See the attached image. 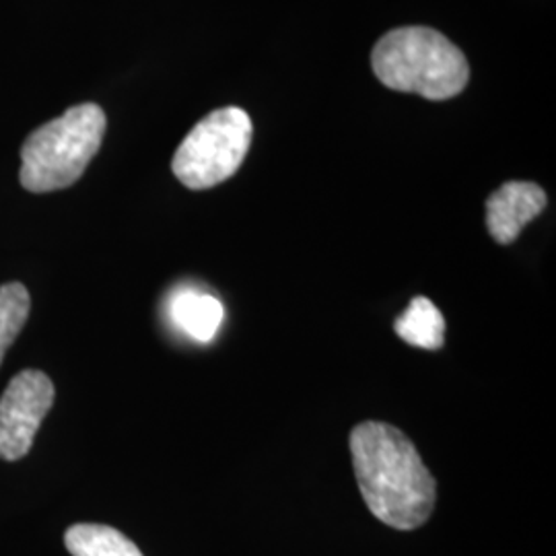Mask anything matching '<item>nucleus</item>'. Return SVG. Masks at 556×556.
<instances>
[{
	"instance_id": "3",
	"label": "nucleus",
	"mask_w": 556,
	"mask_h": 556,
	"mask_svg": "<svg viewBox=\"0 0 556 556\" xmlns=\"http://www.w3.org/2000/svg\"><path fill=\"white\" fill-rule=\"evenodd\" d=\"M108 119L98 103H80L34 130L21 149V184L43 194L73 186L98 155Z\"/></svg>"
},
{
	"instance_id": "5",
	"label": "nucleus",
	"mask_w": 556,
	"mask_h": 556,
	"mask_svg": "<svg viewBox=\"0 0 556 556\" xmlns=\"http://www.w3.org/2000/svg\"><path fill=\"white\" fill-rule=\"evenodd\" d=\"M54 383L43 371L25 369L0 396V457L17 462L34 445L41 420L54 404Z\"/></svg>"
},
{
	"instance_id": "10",
	"label": "nucleus",
	"mask_w": 556,
	"mask_h": 556,
	"mask_svg": "<svg viewBox=\"0 0 556 556\" xmlns=\"http://www.w3.org/2000/svg\"><path fill=\"white\" fill-rule=\"evenodd\" d=\"M29 291L21 282H7L0 287V363L20 337L29 316Z\"/></svg>"
},
{
	"instance_id": "7",
	"label": "nucleus",
	"mask_w": 556,
	"mask_h": 556,
	"mask_svg": "<svg viewBox=\"0 0 556 556\" xmlns=\"http://www.w3.org/2000/svg\"><path fill=\"white\" fill-rule=\"evenodd\" d=\"M169 316L181 332L199 342H211L217 337L225 318L219 299L199 289H179L169 301Z\"/></svg>"
},
{
	"instance_id": "8",
	"label": "nucleus",
	"mask_w": 556,
	"mask_h": 556,
	"mask_svg": "<svg viewBox=\"0 0 556 556\" xmlns=\"http://www.w3.org/2000/svg\"><path fill=\"white\" fill-rule=\"evenodd\" d=\"M394 330L406 344L425 351H439L445 342V319L438 305L427 298L413 299L397 316Z\"/></svg>"
},
{
	"instance_id": "6",
	"label": "nucleus",
	"mask_w": 556,
	"mask_h": 556,
	"mask_svg": "<svg viewBox=\"0 0 556 556\" xmlns=\"http://www.w3.org/2000/svg\"><path fill=\"white\" fill-rule=\"evenodd\" d=\"M546 192L534 181H507L486 200V227L501 245L514 243L521 229L546 208Z\"/></svg>"
},
{
	"instance_id": "9",
	"label": "nucleus",
	"mask_w": 556,
	"mask_h": 556,
	"mask_svg": "<svg viewBox=\"0 0 556 556\" xmlns=\"http://www.w3.org/2000/svg\"><path fill=\"white\" fill-rule=\"evenodd\" d=\"M73 556H142L139 546L118 530L101 523H77L64 534Z\"/></svg>"
},
{
	"instance_id": "4",
	"label": "nucleus",
	"mask_w": 556,
	"mask_h": 556,
	"mask_svg": "<svg viewBox=\"0 0 556 556\" xmlns=\"http://www.w3.org/2000/svg\"><path fill=\"white\" fill-rule=\"evenodd\" d=\"M252 137V119L241 108L215 110L181 140L172 169L190 190L215 188L238 174Z\"/></svg>"
},
{
	"instance_id": "1",
	"label": "nucleus",
	"mask_w": 556,
	"mask_h": 556,
	"mask_svg": "<svg viewBox=\"0 0 556 556\" xmlns=\"http://www.w3.org/2000/svg\"><path fill=\"white\" fill-rule=\"evenodd\" d=\"M349 443L358 491L369 511L394 530L420 528L435 509L438 482L415 443L379 420L357 425Z\"/></svg>"
},
{
	"instance_id": "2",
	"label": "nucleus",
	"mask_w": 556,
	"mask_h": 556,
	"mask_svg": "<svg viewBox=\"0 0 556 556\" xmlns=\"http://www.w3.org/2000/svg\"><path fill=\"white\" fill-rule=\"evenodd\" d=\"M371 64L386 87L431 101L456 98L470 79V66L462 50L431 27L388 31L376 43Z\"/></svg>"
}]
</instances>
